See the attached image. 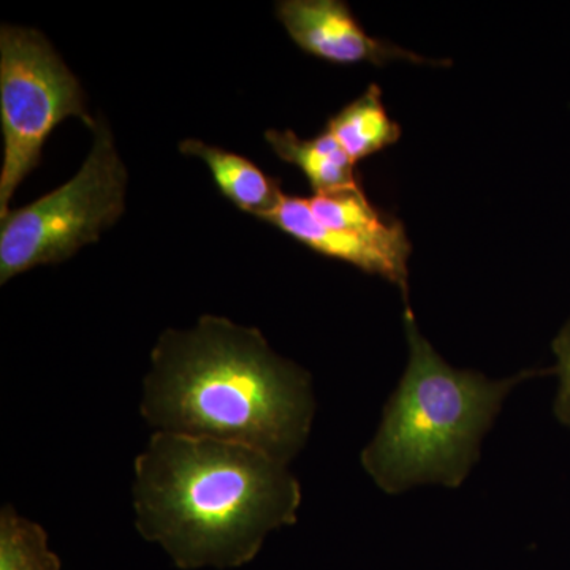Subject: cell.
I'll list each match as a JSON object with an SVG mask.
<instances>
[{
  "mask_svg": "<svg viewBox=\"0 0 570 570\" xmlns=\"http://www.w3.org/2000/svg\"><path fill=\"white\" fill-rule=\"evenodd\" d=\"M314 412L311 374L257 328L204 316L194 328L167 330L153 348L141 415L157 431L246 445L288 464Z\"/></svg>",
  "mask_w": 570,
  "mask_h": 570,
  "instance_id": "obj_1",
  "label": "cell"
},
{
  "mask_svg": "<svg viewBox=\"0 0 570 570\" xmlns=\"http://www.w3.org/2000/svg\"><path fill=\"white\" fill-rule=\"evenodd\" d=\"M302 487L261 450L156 431L135 460V524L176 568L232 569L296 521Z\"/></svg>",
  "mask_w": 570,
  "mask_h": 570,
  "instance_id": "obj_2",
  "label": "cell"
},
{
  "mask_svg": "<svg viewBox=\"0 0 570 570\" xmlns=\"http://www.w3.org/2000/svg\"><path fill=\"white\" fill-rule=\"evenodd\" d=\"M409 363L384 407L362 464L389 494L439 483L459 489L478 464L483 438L505 397L539 371L490 381L478 371L455 370L420 333L411 307L404 313Z\"/></svg>",
  "mask_w": 570,
  "mask_h": 570,
  "instance_id": "obj_3",
  "label": "cell"
},
{
  "mask_svg": "<svg viewBox=\"0 0 570 570\" xmlns=\"http://www.w3.org/2000/svg\"><path fill=\"white\" fill-rule=\"evenodd\" d=\"M88 159L69 183L2 217L0 284L39 265L59 264L99 242L122 216L127 171L110 127L97 119Z\"/></svg>",
  "mask_w": 570,
  "mask_h": 570,
  "instance_id": "obj_4",
  "label": "cell"
},
{
  "mask_svg": "<svg viewBox=\"0 0 570 570\" xmlns=\"http://www.w3.org/2000/svg\"><path fill=\"white\" fill-rule=\"evenodd\" d=\"M67 118L94 126L85 91L43 33L20 26L0 29V219L26 176L36 170L52 130Z\"/></svg>",
  "mask_w": 570,
  "mask_h": 570,
  "instance_id": "obj_5",
  "label": "cell"
},
{
  "mask_svg": "<svg viewBox=\"0 0 570 570\" xmlns=\"http://www.w3.org/2000/svg\"><path fill=\"white\" fill-rule=\"evenodd\" d=\"M262 220L275 225L318 254L346 262L370 275L384 277L400 287L409 306L407 262L411 243L403 224L397 223L392 230L379 235L340 230L322 224L311 212L307 198L285 194L275 212L266 214Z\"/></svg>",
  "mask_w": 570,
  "mask_h": 570,
  "instance_id": "obj_6",
  "label": "cell"
},
{
  "mask_svg": "<svg viewBox=\"0 0 570 570\" xmlns=\"http://www.w3.org/2000/svg\"><path fill=\"white\" fill-rule=\"evenodd\" d=\"M276 14L302 50L324 61L376 66L407 61L450 66V62L431 61L389 41L374 39L341 0H285L277 3Z\"/></svg>",
  "mask_w": 570,
  "mask_h": 570,
  "instance_id": "obj_7",
  "label": "cell"
},
{
  "mask_svg": "<svg viewBox=\"0 0 570 570\" xmlns=\"http://www.w3.org/2000/svg\"><path fill=\"white\" fill-rule=\"evenodd\" d=\"M179 151L204 160L220 193L242 212L262 219L266 214L275 212L283 200L279 181L269 178L257 165L239 154L225 151L195 138L181 141Z\"/></svg>",
  "mask_w": 570,
  "mask_h": 570,
  "instance_id": "obj_8",
  "label": "cell"
},
{
  "mask_svg": "<svg viewBox=\"0 0 570 570\" xmlns=\"http://www.w3.org/2000/svg\"><path fill=\"white\" fill-rule=\"evenodd\" d=\"M265 138L281 160L305 174L314 195L360 186L355 164L326 130L313 140H303L292 130H266Z\"/></svg>",
  "mask_w": 570,
  "mask_h": 570,
  "instance_id": "obj_9",
  "label": "cell"
},
{
  "mask_svg": "<svg viewBox=\"0 0 570 570\" xmlns=\"http://www.w3.org/2000/svg\"><path fill=\"white\" fill-rule=\"evenodd\" d=\"M325 130L354 164L395 145L401 137V127L390 118L376 85L333 116Z\"/></svg>",
  "mask_w": 570,
  "mask_h": 570,
  "instance_id": "obj_10",
  "label": "cell"
},
{
  "mask_svg": "<svg viewBox=\"0 0 570 570\" xmlns=\"http://www.w3.org/2000/svg\"><path fill=\"white\" fill-rule=\"evenodd\" d=\"M0 570H61L43 528L11 508L0 515Z\"/></svg>",
  "mask_w": 570,
  "mask_h": 570,
  "instance_id": "obj_11",
  "label": "cell"
},
{
  "mask_svg": "<svg viewBox=\"0 0 570 570\" xmlns=\"http://www.w3.org/2000/svg\"><path fill=\"white\" fill-rule=\"evenodd\" d=\"M311 212L322 224L356 234L379 235L392 230L397 220H390L367 200L362 187L318 194L307 198Z\"/></svg>",
  "mask_w": 570,
  "mask_h": 570,
  "instance_id": "obj_12",
  "label": "cell"
},
{
  "mask_svg": "<svg viewBox=\"0 0 570 570\" xmlns=\"http://www.w3.org/2000/svg\"><path fill=\"white\" fill-rule=\"evenodd\" d=\"M553 352L558 358V366L553 371L560 376L553 412L562 425L570 428V321L562 326L560 335L554 337Z\"/></svg>",
  "mask_w": 570,
  "mask_h": 570,
  "instance_id": "obj_13",
  "label": "cell"
}]
</instances>
